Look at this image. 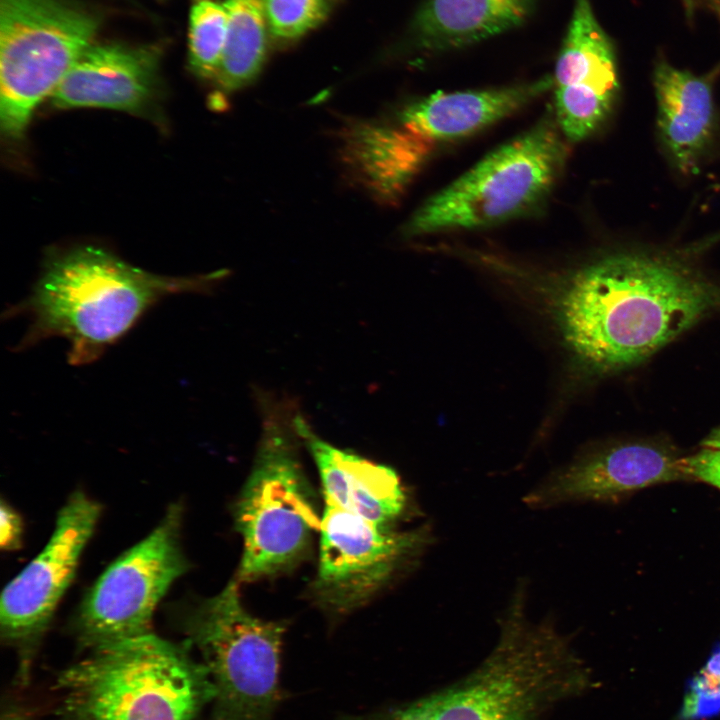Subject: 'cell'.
<instances>
[{"instance_id":"15","label":"cell","mask_w":720,"mask_h":720,"mask_svg":"<svg viewBox=\"0 0 720 720\" xmlns=\"http://www.w3.org/2000/svg\"><path fill=\"white\" fill-rule=\"evenodd\" d=\"M718 72L695 75L663 58L655 65L658 138L672 168L683 176L698 172L714 143L718 119L713 91Z\"/></svg>"},{"instance_id":"9","label":"cell","mask_w":720,"mask_h":720,"mask_svg":"<svg viewBox=\"0 0 720 720\" xmlns=\"http://www.w3.org/2000/svg\"><path fill=\"white\" fill-rule=\"evenodd\" d=\"M183 515L180 503L171 504L158 525L91 586L72 625L83 648L94 651L153 633L157 606L189 569L181 544Z\"/></svg>"},{"instance_id":"25","label":"cell","mask_w":720,"mask_h":720,"mask_svg":"<svg viewBox=\"0 0 720 720\" xmlns=\"http://www.w3.org/2000/svg\"><path fill=\"white\" fill-rule=\"evenodd\" d=\"M0 545L4 550H15L21 545L23 523L19 514L2 501L0 509Z\"/></svg>"},{"instance_id":"21","label":"cell","mask_w":720,"mask_h":720,"mask_svg":"<svg viewBox=\"0 0 720 720\" xmlns=\"http://www.w3.org/2000/svg\"><path fill=\"white\" fill-rule=\"evenodd\" d=\"M227 11L224 3L201 0L189 17L188 60L192 72L215 79L227 42Z\"/></svg>"},{"instance_id":"8","label":"cell","mask_w":720,"mask_h":720,"mask_svg":"<svg viewBox=\"0 0 720 720\" xmlns=\"http://www.w3.org/2000/svg\"><path fill=\"white\" fill-rule=\"evenodd\" d=\"M100 17L75 0H0V124L10 140L93 43Z\"/></svg>"},{"instance_id":"12","label":"cell","mask_w":720,"mask_h":720,"mask_svg":"<svg viewBox=\"0 0 720 720\" xmlns=\"http://www.w3.org/2000/svg\"><path fill=\"white\" fill-rule=\"evenodd\" d=\"M554 114L565 139L582 141L612 112L619 92L614 47L589 0H576L554 76Z\"/></svg>"},{"instance_id":"1","label":"cell","mask_w":720,"mask_h":720,"mask_svg":"<svg viewBox=\"0 0 720 720\" xmlns=\"http://www.w3.org/2000/svg\"><path fill=\"white\" fill-rule=\"evenodd\" d=\"M677 255L623 251L578 271L563 290V336L586 364H636L720 305V289Z\"/></svg>"},{"instance_id":"4","label":"cell","mask_w":720,"mask_h":720,"mask_svg":"<svg viewBox=\"0 0 720 720\" xmlns=\"http://www.w3.org/2000/svg\"><path fill=\"white\" fill-rule=\"evenodd\" d=\"M56 688L62 720H195L215 697L191 648L154 633L91 651Z\"/></svg>"},{"instance_id":"27","label":"cell","mask_w":720,"mask_h":720,"mask_svg":"<svg viewBox=\"0 0 720 720\" xmlns=\"http://www.w3.org/2000/svg\"><path fill=\"white\" fill-rule=\"evenodd\" d=\"M704 447L720 449V427L715 429L703 442Z\"/></svg>"},{"instance_id":"16","label":"cell","mask_w":720,"mask_h":720,"mask_svg":"<svg viewBox=\"0 0 720 720\" xmlns=\"http://www.w3.org/2000/svg\"><path fill=\"white\" fill-rule=\"evenodd\" d=\"M296 429L317 466L326 503L382 525H390L405 507L396 472L319 438L298 412Z\"/></svg>"},{"instance_id":"18","label":"cell","mask_w":720,"mask_h":720,"mask_svg":"<svg viewBox=\"0 0 720 720\" xmlns=\"http://www.w3.org/2000/svg\"><path fill=\"white\" fill-rule=\"evenodd\" d=\"M429 151L430 145L404 127L355 122L342 135L345 163L369 192L382 201L398 198Z\"/></svg>"},{"instance_id":"13","label":"cell","mask_w":720,"mask_h":720,"mask_svg":"<svg viewBox=\"0 0 720 720\" xmlns=\"http://www.w3.org/2000/svg\"><path fill=\"white\" fill-rule=\"evenodd\" d=\"M689 478L683 458L664 446L627 443L580 458L532 488L523 498L531 509L615 500L655 484Z\"/></svg>"},{"instance_id":"14","label":"cell","mask_w":720,"mask_h":720,"mask_svg":"<svg viewBox=\"0 0 720 720\" xmlns=\"http://www.w3.org/2000/svg\"><path fill=\"white\" fill-rule=\"evenodd\" d=\"M159 46L92 43L51 95L62 109L95 107L130 113L149 110L159 90Z\"/></svg>"},{"instance_id":"19","label":"cell","mask_w":720,"mask_h":720,"mask_svg":"<svg viewBox=\"0 0 720 720\" xmlns=\"http://www.w3.org/2000/svg\"><path fill=\"white\" fill-rule=\"evenodd\" d=\"M533 0H424L414 29L429 49L460 48L519 25Z\"/></svg>"},{"instance_id":"7","label":"cell","mask_w":720,"mask_h":720,"mask_svg":"<svg viewBox=\"0 0 720 720\" xmlns=\"http://www.w3.org/2000/svg\"><path fill=\"white\" fill-rule=\"evenodd\" d=\"M564 139L555 117L544 118L426 200L403 233L484 228L527 213L560 176L568 152Z\"/></svg>"},{"instance_id":"29","label":"cell","mask_w":720,"mask_h":720,"mask_svg":"<svg viewBox=\"0 0 720 720\" xmlns=\"http://www.w3.org/2000/svg\"><path fill=\"white\" fill-rule=\"evenodd\" d=\"M195 1L197 2V1H201V0H195Z\"/></svg>"},{"instance_id":"28","label":"cell","mask_w":720,"mask_h":720,"mask_svg":"<svg viewBox=\"0 0 720 720\" xmlns=\"http://www.w3.org/2000/svg\"><path fill=\"white\" fill-rule=\"evenodd\" d=\"M2 720H25V719L19 713L7 712L3 715Z\"/></svg>"},{"instance_id":"2","label":"cell","mask_w":720,"mask_h":720,"mask_svg":"<svg viewBox=\"0 0 720 720\" xmlns=\"http://www.w3.org/2000/svg\"><path fill=\"white\" fill-rule=\"evenodd\" d=\"M525 583L499 619L497 642L463 679L413 702L353 720H541L593 686L567 635L533 621Z\"/></svg>"},{"instance_id":"6","label":"cell","mask_w":720,"mask_h":720,"mask_svg":"<svg viewBox=\"0 0 720 720\" xmlns=\"http://www.w3.org/2000/svg\"><path fill=\"white\" fill-rule=\"evenodd\" d=\"M239 586L234 577L216 595L183 607L179 625L213 682V720H271L285 629L249 613Z\"/></svg>"},{"instance_id":"24","label":"cell","mask_w":720,"mask_h":720,"mask_svg":"<svg viewBox=\"0 0 720 720\" xmlns=\"http://www.w3.org/2000/svg\"><path fill=\"white\" fill-rule=\"evenodd\" d=\"M683 468L689 478L701 480L720 490V449L702 448L683 458Z\"/></svg>"},{"instance_id":"5","label":"cell","mask_w":720,"mask_h":720,"mask_svg":"<svg viewBox=\"0 0 720 720\" xmlns=\"http://www.w3.org/2000/svg\"><path fill=\"white\" fill-rule=\"evenodd\" d=\"M263 403V431L253 468L236 502V528L243 552L236 580L253 581L293 563L320 521L311 502L298 453V411Z\"/></svg>"},{"instance_id":"22","label":"cell","mask_w":720,"mask_h":720,"mask_svg":"<svg viewBox=\"0 0 720 720\" xmlns=\"http://www.w3.org/2000/svg\"><path fill=\"white\" fill-rule=\"evenodd\" d=\"M336 0H266L270 35L280 41L297 39L321 24Z\"/></svg>"},{"instance_id":"10","label":"cell","mask_w":720,"mask_h":720,"mask_svg":"<svg viewBox=\"0 0 720 720\" xmlns=\"http://www.w3.org/2000/svg\"><path fill=\"white\" fill-rule=\"evenodd\" d=\"M100 514L99 503L75 491L59 510L43 550L3 590L1 638L15 648L22 678L28 674L34 652L75 576Z\"/></svg>"},{"instance_id":"3","label":"cell","mask_w":720,"mask_h":720,"mask_svg":"<svg viewBox=\"0 0 720 720\" xmlns=\"http://www.w3.org/2000/svg\"><path fill=\"white\" fill-rule=\"evenodd\" d=\"M219 273L197 277L152 274L111 252L80 246L52 255L31 294L6 312L25 315V349L62 337L71 365L90 364L122 338L156 303L169 295L208 291Z\"/></svg>"},{"instance_id":"23","label":"cell","mask_w":720,"mask_h":720,"mask_svg":"<svg viewBox=\"0 0 720 720\" xmlns=\"http://www.w3.org/2000/svg\"><path fill=\"white\" fill-rule=\"evenodd\" d=\"M720 715V643L687 682L678 720H709Z\"/></svg>"},{"instance_id":"11","label":"cell","mask_w":720,"mask_h":720,"mask_svg":"<svg viewBox=\"0 0 720 720\" xmlns=\"http://www.w3.org/2000/svg\"><path fill=\"white\" fill-rule=\"evenodd\" d=\"M319 530L316 587L337 608L368 598L391 577L419 538L328 503Z\"/></svg>"},{"instance_id":"20","label":"cell","mask_w":720,"mask_h":720,"mask_svg":"<svg viewBox=\"0 0 720 720\" xmlns=\"http://www.w3.org/2000/svg\"><path fill=\"white\" fill-rule=\"evenodd\" d=\"M227 42L215 77L226 91L239 89L261 70L270 34L266 0H226Z\"/></svg>"},{"instance_id":"17","label":"cell","mask_w":720,"mask_h":720,"mask_svg":"<svg viewBox=\"0 0 720 720\" xmlns=\"http://www.w3.org/2000/svg\"><path fill=\"white\" fill-rule=\"evenodd\" d=\"M553 79L473 91L437 92L400 114L407 131L428 145L470 136L519 110L549 88Z\"/></svg>"},{"instance_id":"26","label":"cell","mask_w":720,"mask_h":720,"mask_svg":"<svg viewBox=\"0 0 720 720\" xmlns=\"http://www.w3.org/2000/svg\"><path fill=\"white\" fill-rule=\"evenodd\" d=\"M682 2L688 18H692L697 10L706 9L720 23V0H682Z\"/></svg>"}]
</instances>
